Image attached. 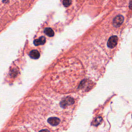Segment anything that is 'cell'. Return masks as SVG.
I'll use <instances>...</instances> for the list:
<instances>
[{"label":"cell","mask_w":132,"mask_h":132,"mask_svg":"<svg viewBox=\"0 0 132 132\" xmlns=\"http://www.w3.org/2000/svg\"><path fill=\"white\" fill-rule=\"evenodd\" d=\"M47 122L52 126H56L60 123V120L56 117H51L48 119Z\"/></svg>","instance_id":"277c9868"},{"label":"cell","mask_w":132,"mask_h":132,"mask_svg":"<svg viewBox=\"0 0 132 132\" xmlns=\"http://www.w3.org/2000/svg\"><path fill=\"white\" fill-rule=\"evenodd\" d=\"M102 118L101 117H98L97 118H96L94 122H93V125H98L100 123H101V122H102Z\"/></svg>","instance_id":"ba28073f"},{"label":"cell","mask_w":132,"mask_h":132,"mask_svg":"<svg viewBox=\"0 0 132 132\" xmlns=\"http://www.w3.org/2000/svg\"><path fill=\"white\" fill-rule=\"evenodd\" d=\"M129 7L130 9H132V0H131V1H130V3H129Z\"/></svg>","instance_id":"30bf717a"},{"label":"cell","mask_w":132,"mask_h":132,"mask_svg":"<svg viewBox=\"0 0 132 132\" xmlns=\"http://www.w3.org/2000/svg\"><path fill=\"white\" fill-rule=\"evenodd\" d=\"M73 103H74V100L72 98L68 97L61 101V102L60 103V105L63 107H65L67 106L72 105Z\"/></svg>","instance_id":"3957f363"},{"label":"cell","mask_w":132,"mask_h":132,"mask_svg":"<svg viewBox=\"0 0 132 132\" xmlns=\"http://www.w3.org/2000/svg\"><path fill=\"white\" fill-rule=\"evenodd\" d=\"M45 41H46L45 38L42 36L40 37L38 39L35 40L34 41V44L36 46H38L39 45H43L45 43Z\"/></svg>","instance_id":"5b68a950"},{"label":"cell","mask_w":132,"mask_h":132,"mask_svg":"<svg viewBox=\"0 0 132 132\" xmlns=\"http://www.w3.org/2000/svg\"><path fill=\"white\" fill-rule=\"evenodd\" d=\"M124 18L122 15H119L116 16L113 20V25L114 27H118L120 26L123 22Z\"/></svg>","instance_id":"7a4b0ae2"},{"label":"cell","mask_w":132,"mask_h":132,"mask_svg":"<svg viewBox=\"0 0 132 132\" xmlns=\"http://www.w3.org/2000/svg\"><path fill=\"white\" fill-rule=\"evenodd\" d=\"M44 33L49 37H53L54 35V31L51 28H46L44 30Z\"/></svg>","instance_id":"52a82bcc"},{"label":"cell","mask_w":132,"mask_h":132,"mask_svg":"<svg viewBox=\"0 0 132 132\" xmlns=\"http://www.w3.org/2000/svg\"><path fill=\"white\" fill-rule=\"evenodd\" d=\"M9 0H3V2H4V3H8V2H9Z\"/></svg>","instance_id":"8fae6325"},{"label":"cell","mask_w":132,"mask_h":132,"mask_svg":"<svg viewBox=\"0 0 132 132\" xmlns=\"http://www.w3.org/2000/svg\"><path fill=\"white\" fill-rule=\"evenodd\" d=\"M72 3L71 0H63V5L65 7H68Z\"/></svg>","instance_id":"9c48e42d"},{"label":"cell","mask_w":132,"mask_h":132,"mask_svg":"<svg viewBox=\"0 0 132 132\" xmlns=\"http://www.w3.org/2000/svg\"><path fill=\"white\" fill-rule=\"evenodd\" d=\"M118 41V38L117 36H111V37L109 38V39L108 40L107 46L109 48H112L117 44Z\"/></svg>","instance_id":"6da1fadb"},{"label":"cell","mask_w":132,"mask_h":132,"mask_svg":"<svg viewBox=\"0 0 132 132\" xmlns=\"http://www.w3.org/2000/svg\"><path fill=\"white\" fill-rule=\"evenodd\" d=\"M29 55L31 58L34 59H37L39 58L40 53L37 50H32L31 51H30V52L29 54Z\"/></svg>","instance_id":"8992f818"}]
</instances>
